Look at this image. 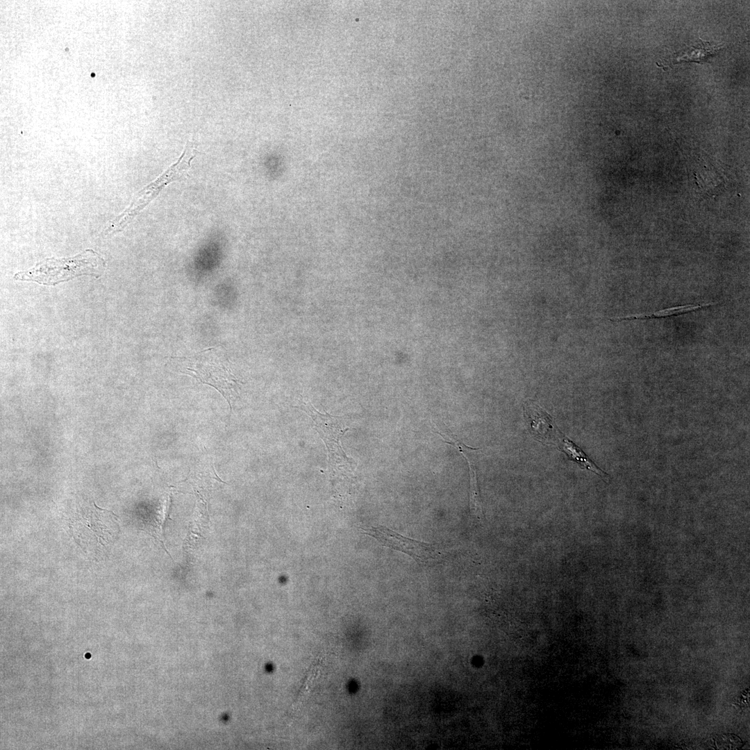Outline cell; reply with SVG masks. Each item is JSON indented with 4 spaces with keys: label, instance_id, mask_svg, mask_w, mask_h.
Returning <instances> with one entry per match:
<instances>
[{
    "label": "cell",
    "instance_id": "obj_3",
    "mask_svg": "<svg viewBox=\"0 0 750 750\" xmlns=\"http://www.w3.org/2000/svg\"><path fill=\"white\" fill-rule=\"evenodd\" d=\"M177 358L184 365L183 373L215 388L226 399L231 409V401L238 394V381L219 349L210 348L192 357Z\"/></svg>",
    "mask_w": 750,
    "mask_h": 750
},
{
    "label": "cell",
    "instance_id": "obj_9",
    "mask_svg": "<svg viewBox=\"0 0 750 750\" xmlns=\"http://www.w3.org/2000/svg\"><path fill=\"white\" fill-rule=\"evenodd\" d=\"M713 302L702 303V304H688L683 306H678L672 308H667L660 310H658L654 312L650 313H638L629 315L622 317H616L609 318V320L612 322H621L624 320H635V319H656V318H665L672 316L680 315L688 312H693L697 310L707 308L710 306L715 305Z\"/></svg>",
    "mask_w": 750,
    "mask_h": 750
},
{
    "label": "cell",
    "instance_id": "obj_5",
    "mask_svg": "<svg viewBox=\"0 0 750 750\" xmlns=\"http://www.w3.org/2000/svg\"><path fill=\"white\" fill-rule=\"evenodd\" d=\"M188 150V145H186L182 155L176 162L136 194L130 206L111 222L106 230V233L117 232L123 229L166 185L180 179L188 171L191 166V161L195 155L186 157Z\"/></svg>",
    "mask_w": 750,
    "mask_h": 750
},
{
    "label": "cell",
    "instance_id": "obj_1",
    "mask_svg": "<svg viewBox=\"0 0 750 750\" xmlns=\"http://www.w3.org/2000/svg\"><path fill=\"white\" fill-rule=\"evenodd\" d=\"M105 267V260L94 250L87 249L72 258H47L27 271L15 274L14 278L55 285L82 275L97 278L103 274Z\"/></svg>",
    "mask_w": 750,
    "mask_h": 750
},
{
    "label": "cell",
    "instance_id": "obj_8",
    "mask_svg": "<svg viewBox=\"0 0 750 750\" xmlns=\"http://www.w3.org/2000/svg\"><path fill=\"white\" fill-rule=\"evenodd\" d=\"M553 444L563 451L570 460L578 463L581 469L592 471L604 481L609 478L608 475L596 465L579 447L567 438L560 431L556 435Z\"/></svg>",
    "mask_w": 750,
    "mask_h": 750
},
{
    "label": "cell",
    "instance_id": "obj_6",
    "mask_svg": "<svg viewBox=\"0 0 750 750\" xmlns=\"http://www.w3.org/2000/svg\"><path fill=\"white\" fill-rule=\"evenodd\" d=\"M364 533L376 539L383 545L411 556L419 563L438 559L442 553L435 544L408 538L385 526L362 528Z\"/></svg>",
    "mask_w": 750,
    "mask_h": 750
},
{
    "label": "cell",
    "instance_id": "obj_7",
    "mask_svg": "<svg viewBox=\"0 0 750 750\" xmlns=\"http://www.w3.org/2000/svg\"><path fill=\"white\" fill-rule=\"evenodd\" d=\"M444 439V441L456 447L458 451L467 460L469 473V508L472 515L481 520L483 518L482 502L478 486L477 476L474 462L468 456L467 450L469 447L453 440L440 431L438 433Z\"/></svg>",
    "mask_w": 750,
    "mask_h": 750
},
{
    "label": "cell",
    "instance_id": "obj_4",
    "mask_svg": "<svg viewBox=\"0 0 750 750\" xmlns=\"http://www.w3.org/2000/svg\"><path fill=\"white\" fill-rule=\"evenodd\" d=\"M306 412L312 419L328 451V470L331 477L344 476L353 472L355 461L347 456L340 442L341 438L349 428L345 426L344 417L321 413L310 403L295 406Z\"/></svg>",
    "mask_w": 750,
    "mask_h": 750
},
{
    "label": "cell",
    "instance_id": "obj_2",
    "mask_svg": "<svg viewBox=\"0 0 750 750\" xmlns=\"http://www.w3.org/2000/svg\"><path fill=\"white\" fill-rule=\"evenodd\" d=\"M117 516L110 510L99 508L83 510L75 515L69 528L75 541L86 552L97 555L108 548L117 535Z\"/></svg>",
    "mask_w": 750,
    "mask_h": 750
}]
</instances>
